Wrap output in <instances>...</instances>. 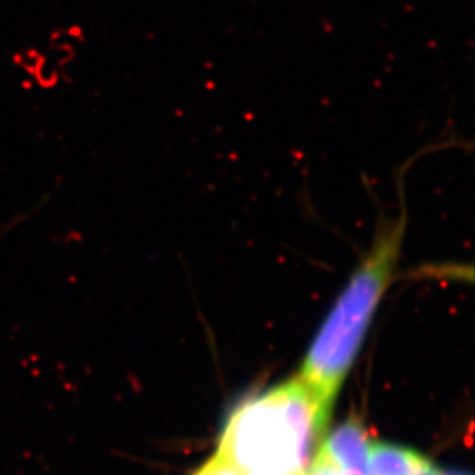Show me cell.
<instances>
[{"label": "cell", "instance_id": "obj_3", "mask_svg": "<svg viewBox=\"0 0 475 475\" xmlns=\"http://www.w3.org/2000/svg\"><path fill=\"white\" fill-rule=\"evenodd\" d=\"M317 455L346 475H369V442L361 420L349 417L323 438Z\"/></svg>", "mask_w": 475, "mask_h": 475}, {"label": "cell", "instance_id": "obj_6", "mask_svg": "<svg viewBox=\"0 0 475 475\" xmlns=\"http://www.w3.org/2000/svg\"><path fill=\"white\" fill-rule=\"evenodd\" d=\"M438 475H467L461 470H438Z\"/></svg>", "mask_w": 475, "mask_h": 475}, {"label": "cell", "instance_id": "obj_5", "mask_svg": "<svg viewBox=\"0 0 475 475\" xmlns=\"http://www.w3.org/2000/svg\"><path fill=\"white\" fill-rule=\"evenodd\" d=\"M194 475H243L239 469H235L226 458L216 454L209 458Z\"/></svg>", "mask_w": 475, "mask_h": 475}, {"label": "cell", "instance_id": "obj_2", "mask_svg": "<svg viewBox=\"0 0 475 475\" xmlns=\"http://www.w3.org/2000/svg\"><path fill=\"white\" fill-rule=\"evenodd\" d=\"M406 219L383 229L340 294L308 351L298 379L329 409L395 269Z\"/></svg>", "mask_w": 475, "mask_h": 475}, {"label": "cell", "instance_id": "obj_1", "mask_svg": "<svg viewBox=\"0 0 475 475\" xmlns=\"http://www.w3.org/2000/svg\"><path fill=\"white\" fill-rule=\"evenodd\" d=\"M329 414L295 377L242 401L228 417L217 454L243 475H308Z\"/></svg>", "mask_w": 475, "mask_h": 475}, {"label": "cell", "instance_id": "obj_4", "mask_svg": "<svg viewBox=\"0 0 475 475\" xmlns=\"http://www.w3.org/2000/svg\"><path fill=\"white\" fill-rule=\"evenodd\" d=\"M369 475H438V469L411 449L383 442H371Z\"/></svg>", "mask_w": 475, "mask_h": 475}]
</instances>
